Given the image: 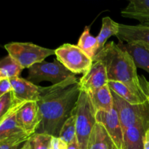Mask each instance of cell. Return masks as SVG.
<instances>
[{
    "mask_svg": "<svg viewBox=\"0 0 149 149\" xmlns=\"http://www.w3.org/2000/svg\"><path fill=\"white\" fill-rule=\"evenodd\" d=\"M143 149H149V129L146 132L143 138Z\"/></svg>",
    "mask_w": 149,
    "mask_h": 149,
    "instance_id": "30",
    "label": "cell"
},
{
    "mask_svg": "<svg viewBox=\"0 0 149 149\" xmlns=\"http://www.w3.org/2000/svg\"><path fill=\"white\" fill-rule=\"evenodd\" d=\"M16 119L25 133L29 135H34L41 122L37 102L25 103L17 111Z\"/></svg>",
    "mask_w": 149,
    "mask_h": 149,
    "instance_id": "10",
    "label": "cell"
},
{
    "mask_svg": "<svg viewBox=\"0 0 149 149\" xmlns=\"http://www.w3.org/2000/svg\"><path fill=\"white\" fill-rule=\"evenodd\" d=\"M121 15L141 22L149 15V0H130L128 5L122 10Z\"/></svg>",
    "mask_w": 149,
    "mask_h": 149,
    "instance_id": "19",
    "label": "cell"
},
{
    "mask_svg": "<svg viewBox=\"0 0 149 149\" xmlns=\"http://www.w3.org/2000/svg\"><path fill=\"white\" fill-rule=\"evenodd\" d=\"M87 149H116L104 127L97 122L89 138Z\"/></svg>",
    "mask_w": 149,
    "mask_h": 149,
    "instance_id": "16",
    "label": "cell"
},
{
    "mask_svg": "<svg viewBox=\"0 0 149 149\" xmlns=\"http://www.w3.org/2000/svg\"><path fill=\"white\" fill-rule=\"evenodd\" d=\"M32 135L23 133L0 141V149H20Z\"/></svg>",
    "mask_w": 149,
    "mask_h": 149,
    "instance_id": "25",
    "label": "cell"
},
{
    "mask_svg": "<svg viewBox=\"0 0 149 149\" xmlns=\"http://www.w3.org/2000/svg\"><path fill=\"white\" fill-rule=\"evenodd\" d=\"M23 68L10 55L0 60V80L20 77Z\"/></svg>",
    "mask_w": 149,
    "mask_h": 149,
    "instance_id": "22",
    "label": "cell"
},
{
    "mask_svg": "<svg viewBox=\"0 0 149 149\" xmlns=\"http://www.w3.org/2000/svg\"><path fill=\"white\" fill-rule=\"evenodd\" d=\"M68 149H80L77 140L68 145Z\"/></svg>",
    "mask_w": 149,
    "mask_h": 149,
    "instance_id": "31",
    "label": "cell"
},
{
    "mask_svg": "<svg viewBox=\"0 0 149 149\" xmlns=\"http://www.w3.org/2000/svg\"><path fill=\"white\" fill-rule=\"evenodd\" d=\"M112 95L113 107L118 113L123 132L131 127L137 125H143L149 127V100L142 104L132 105L113 92Z\"/></svg>",
    "mask_w": 149,
    "mask_h": 149,
    "instance_id": "5",
    "label": "cell"
},
{
    "mask_svg": "<svg viewBox=\"0 0 149 149\" xmlns=\"http://www.w3.org/2000/svg\"><path fill=\"white\" fill-rule=\"evenodd\" d=\"M116 37L119 42L124 43L141 42L149 45V26L140 23L136 26L119 23V33Z\"/></svg>",
    "mask_w": 149,
    "mask_h": 149,
    "instance_id": "13",
    "label": "cell"
},
{
    "mask_svg": "<svg viewBox=\"0 0 149 149\" xmlns=\"http://www.w3.org/2000/svg\"><path fill=\"white\" fill-rule=\"evenodd\" d=\"M118 45L132 57L137 68H142L149 74V45L141 42L124 43Z\"/></svg>",
    "mask_w": 149,
    "mask_h": 149,
    "instance_id": "12",
    "label": "cell"
},
{
    "mask_svg": "<svg viewBox=\"0 0 149 149\" xmlns=\"http://www.w3.org/2000/svg\"><path fill=\"white\" fill-rule=\"evenodd\" d=\"M141 77V82H142V85L143 87L144 90H145L146 93L148 95V99H149V81H147L146 79V78L144 77Z\"/></svg>",
    "mask_w": 149,
    "mask_h": 149,
    "instance_id": "29",
    "label": "cell"
},
{
    "mask_svg": "<svg viewBox=\"0 0 149 149\" xmlns=\"http://www.w3.org/2000/svg\"><path fill=\"white\" fill-rule=\"evenodd\" d=\"M4 48L23 69L42 62L47 57L55 55V51L31 42H11L4 45Z\"/></svg>",
    "mask_w": 149,
    "mask_h": 149,
    "instance_id": "4",
    "label": "cell"
},
{
    "mask_svg": "<svg viewBox=\"0 0 149 149\" xmlns=\"http://www.w3.org/2000/svg\"><path fill=\"white\" fill-rule=\"evenodd\" d=\"M109 88L113 93L123 99L128 103L132 105H138L146 103L149 100L147 97H142L128 88L123 83L119 81H110L108 83Z\"/></svg>",
    "mask_w": 149,
    "mask_h": 149,
    "instance_id": "18",
    "label": "cell"
},
{
    "mask_svg": "<svg viewBox=\"0 0 149 149\" xmlns=\"http://www.w3.org/2000/svg\"><path fill=\"white\" fill-rule=\"evenodd\" d=\"M140 24L145 25V26H149V15L144 17V18L140 22Z\"/></svg>",
    "mask_w": 149,
    "mask_h": 149,
    "instance_id": "32",
    "label": "cell"
},
{
    "mask_svg": "<svg viewBox=\"0 0 149 149\" xmlns=\"http://www.w3.org/2000/svg\"><path fill=\"white\" fill-rule=\"evenodd\" d=\"M26 102L17 103L11 113L0 123V141L25 133L19 126L16 119L17 111Z\"/></svg>",
    "mask_w": 149,
    "mask_h": 149,
    "instance_id": "15",
    "label": "cell"
},
{
    "mask_svg": "<svg viewBox=\"0 0 149 149\" xmlns=\"http://www.w3.org/2000/svg\"><path fill=\"white\" fill-rule=\"evenodd\" d=\"M20 149H31L29 142H28V141H27V142H26V143L23 145V146L22 147V148Z\"/></svg>",
    "mask_w": 149,
    "mask_h": 149,
    "instance_id": "33",
    "label": "cell"
},
{
    "mask_svg": "<svg viewBox=\"0 0 149 149\" xmlns=\"http://www.w3.org/2000/svg\"><path fill=\"white\" fill-rule=\"evenodd\" d=\"M77 141L80 149H87L89 138L97 123L96 111L89 95L81 92L75 109Z\"/></svg>",
    "mask_w": 149,
    "mask_h": 149,
    "instance_id": "3",
    "label": "cell"
},
{
    "mask_svg": "<svg viewBox=\"0 0 149 149\" xmlns=\"http://www.w3.org/2000/svg\"><path fill=\"white\" fill-rule=\"evenodd\" d=\"M60 138L70 144L77 140V129H76V113L75 111L71 116L65 122L59 133Z\"/></svg>",
    "mask_w": 149,
    "mask_h": 149,
    "instance_id": "23",
    "label": "cell"
},
{
    "mask_svg": "<svg viewBox=\"0 0 149 149\" xmlns=\"http://www.w3.org/2000/svg\"><path fill=\"white\" fill-rule=\"evenodd\" d=\"M109 81L106 66L101 61H96L79 80V87L81 92L89 93L107 85Z\"/></svg>",
    "mask_w": 149,
    "mask_h": 149,
    "instance_id": "8",
    "label": "cell"
},
{
    "mask_svg": "<svg viewBox=\"0 0 149 149\" xmlns=\"http://www.w3.org/2000/svg\"><path fill=\"white\" fill-rule=\"evenodd\" d=\"M12 91L13 87L10 79H3L0 80V97Z\"/></svg>",
    "mask_w": 149,
    "mask_h": 149,
    "instance_id": "28",
    "label": "cell"
},
{
    "mask_svg": "<svg viewBox=\"0 0 149 149\" xmlns=\"http://www.w3.org/2000/svg\"><path fill=\"white\" fill-rule=\"evenodd\" d=\"M96 61L105 65L109 81L123 83L137 95L148 98L133 59L118 44L114 42L106 44L93 58V61Z\"/></svg>",
    "mask_w": 149,
    "mask_h": 149,
    "instance_id": "2",
    "label": "cell"
},
{
    "mask_svg": "<svg viewBox=\"0 0 149 149\" xmlns=\"http://www.w3.org/2000/svg\"><path fill=\"white\" fill-rule=\"evenodd\" d=\"M80 93L75 75L58 84L41 87L37 102L41 122L36 133L59 136L63 124L75 111Z\"/></svg>",
    "mask_w": 149,
    "mask_h": 149,
    "instance_id": "1",
    "label": "cell"
},
{
    "mask_svg": "<svg viewBox=\"0 0 149 149\" xmlns=\"http://www.w3.org/2000/svg\"><path fill=\"white\" fill-rule=\"evenodd\" d=\"M96 120L104 127L116 148L125 149L123 130L114 107L109 112H96Z\"/></svg>",
    "mask_w": 149,
    "mask_h": 149,
    "instance_id": "9",
    "label": "cell"
},
{
    "mask_svg": "<svg viewBox=\"0 0 149 149\" xmlns=\"http://www.w3.org/2000/svg\"><path fill=\"white\" fill-rule=\"evenodd\" d=\"M19 103L21 102L15 100L13 91L0 97V123L11 113L16 105Z\"/></svg>",
    "mask_w": 149,
    "mask_h": 149,
    "instance_id": "24",
    "label": "cell"
},
{
    "mask_svg": "<svg viewBox=\"0 0 149 149\" xmlns=\"http://www.w3.org/2000/svg\"><path fill=\"white\" fill-rule=\"evenodd\" d=\"M87 94L96 112H109L113 109V95L108 84Z\"/></svg>",
    "mask_w": 149,
    "mask_h": 149,
    "instance_id": "14",
    "label": "cell"
},
{
    "mask_svg": "<svg viewBox=\"0 0 149 149\" xmlns=\"http://www.w3.org/2000/svg\"><path fill=\"white\" fill-rule=\"evenodd\" d=\"M149 129L143 125L131 127L124 131L125 149H143V138Z\"/></svg>",
    "mask_w": 149,
    "mask_h": 149,
    "instance_id": "17",
    "label": "cell"
},
{
    "mask_svg": "<svg viewBox=\"0 0 149 149\" xmlns=\"http://www.w3.org/2000/svg\"><path fill=\"white\" fill-rule=\"evenodd\" d=\"M119 23L112 20L110 17H105L102 19V26L100 33L96 39L99 46V51L106 45L108 39L112 36H116L119 33Z\"/></svg>",
    "mask_w": 149,
    "mask_h": 149,
    "instance_id": "20",
    "label": "cell"
},
{
    "mask_svg": "<svg viewBox=\"0 0 149 149\" xmlns=\"http://www.w3.org/2000/svg\"><path fill=\"white\" fill-rule=\"evenodd\" d=\"M13 93L19 102H38L40 98L41 87L20 77L10 79Z\"/></svg>",
    "mask_w": 149,
    "mask_h": 149,
    "instance_id": "11",
    "label": "cell"
},
{
    "mask_svg": "<svg viewBox=\"0 0 149 149\" xmlns=\"http://www.w3.org/2000/svg\"><path fill=\"white\" fill-rule=\"evenodd\" d=\"M49 149H68V144L59 137L52 136L49 143Z\"/></svg>",
    "mask_w": 149,
    "mask_h": 149,
    "instance_id": "27",
    "label": "cell"
},
{
    "mask_svg": "<svg viewBox=\"0 0 149 149\" xmlns=\"http://www.w3.org/2000/svg\"><path fill=\"white\" fill-rule=\"evenodd\" d=\"M77 46L92 59L99 52V46L97 39L91 35L89 26H86L84 28V31L79 39Z\"/></svg>",
    "mask_w": 149,
    "mask_h": 149,
    "instance_id": "21",
    "label": "cell"
},
{
    "mask_svg": "<svg viewBox=\"0 0 149 149\" xmlns=\"http://www.w3.org/2000/svg\"><path fill=\"white\" fill-rule=\"evenodd\" d=\"M74 75L75 74L55 59L52 63L44 61L30 67L28 71L27 80L34 84L43 81H50L52 84H56Z\"/></svg>",
    "mask_w": 149,
    "mask_h": 149,
    "instance_id": "6",
    "label": "cell"
},
{
    "mask_svg": "<svg viewBox=\"0 0 149 149\" xmlns=\"http://www.w3.org/2000/svg\"><path fill=\"white\" fill-rule=\"evenodd\" d=\"M52 136L45 134L35 133L29 139L31 149H49V143Z\"/></svg>",
    "mask_w": 149,
    "mask_h": 149,
    "instance_id": "26",
    "label": "cell"
},
{
    "mask_svg": "<svg viewBox=\"0 0 149 149\" xmlns=\"http://www.w3.org/2000/svg\"><path fill=\"white\" fill-rule=\"evenodd\" d=\"M56 59L74 74H84L93 63V59L77 45L63 44L55 51Z\"/></svg>",
    "mask_w": 149,
    "mask_h": 149,
    "instance_id": "7",
    "label": "cell"
}]
</instances>
